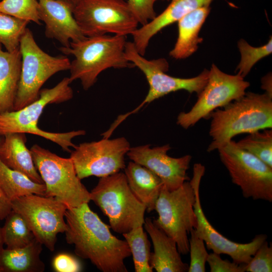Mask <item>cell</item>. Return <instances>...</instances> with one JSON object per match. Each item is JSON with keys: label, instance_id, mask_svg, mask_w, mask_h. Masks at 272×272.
I'll use <instances>...</instances> for the list:
<instances>
[{"label": "cell", "instance_id": "obj_1", "mask_svg": "<svg viewBox=\"0 0 272 272\" xmlns=\"http://www.w3.org/2000/svg\"><path fill=\"white\" fill-rule=\"evenodd\" d=\"M65 219V240L77 256L103 272H127L124 260L131 254L127 242L114 236L88 203L67 208Z\"/></svg>", "mask_w": 272, "mask_h": 272}, {"label": "cell", "instance_id": "obj_2", "mask_svg": "<svg viewBox=\"0 0 272 272\" xmlns=\"http://www.w3.org/2000/svg\"><path fill=\"white\" fill-rule=\"evenodd\" d=\"M209 134L212 141L207 151L218 150L236 135L272 127V97L247 92L209 115Z\"/></svg>", "mask_w": 272, "mask_h": 272}, {"label": "cell", "instance_id": "obj_3", "mask_svg": "<svg viewBox=\"0 0 272 272\" xmlns=\"http://www.w3.org/2000/svg\"><path fill=\"white\" fill-rule=\"evenodd\" d=\"M126 42V36L106 34L86 37L71 42L68 47H60L63 54L74 56L69 69L71 82L79 80L83 88L88 90L105 70L134 67L125 56Z\"/></svg>", "mask_w": 272, "mask_h": 272}, {"label": "cell", "instance_id": "obj_4", "mask_svg": "<svg viewBox=\"0 0 272 272\" xmlns=\"http://www.w3.org/2000/svg\"><path fill=\"white\" fill-rule=\"evenodd\" d=\"M71 83L69 77L64 78L54 87L41 89L39 98L22 109L0 113V137L10 133H31L55 143L66 152H71L70 148H74L76 146L72 140L85 135V130L52 132L44 131L38 126L39 119L45 106L63 103L73 98Z\"/></svg>", "mask_w": 272, "mask_h": 272}, {"label": "cell", "instance_id": "obj_5", "mask_svg": "<svg viewBox=\"0 0 272 272\" xmlns=\"http://www.w3.org/2000/svg\"><path fill=\"white\" fill-rule=\"evenodd\" d=\"M90 197L108 217L114 232L122 235L143 226L146 208L132 192L124 173L100 178Z\"/></svg>", "mask_w": 272, "mask_h": 272}, {"label": "cell", "instance_id": "obj_6", "mask_svg": "<svg viewBox=\"0 0 272 272\" xmlns=\"http://www.w3.org/2000/svg\"><path fill=\"white\" fill-rule=\"evenodd\" d=\"M19 49L22 56L21 72L14 110L36 100L45 82L56 73L69 70L71 64L66 56H53L43 51L28 28L21 38Z\"/></svg>", "mask_w": 272, "mask_h": 272}, {"label": "cell", "instance_id": "obj_7", "mask_svg": "<svg viewBox=\"0 0 272 272\" xmlns=\"http://www.w3.org/2000/svg\"><path fill=\"white\" fill-rule=\"evenodd\" d=\"M35 166L46 187L45 196L69 208L90 201V192L81 182L72 159L60 157L37 144L30 149Z\"/></svg>", "mask_w": 272, "mask_h": 272}, {"label": "cell", "instance_id": "obj_8", "mask_svg": "<svg viewBox=\"0 0 272 272\" xmlns=\"http://www.w3.org/2000/svg\"><path fill=\"white\" fill-rule=\"evenodd\" d=\"M125 56L128 61L139 69L145 76L149 89L144 101L132 111L120 115L112 124L115 128L128 116L136 113L144 105L149 104L170 93L179 90H185L197 95L207 84L209 70L205 69L198 75L190 78H180L171 76L166 73L169 64L164 58L147 59L140 54L132 42L126 41L125 46Z\"/></svg>", "mask_w": 272, "mask_h": 272}, {"label": "cell", "instance_id": "obj_9", "mask_svg": "<svg viewBox=\"0 0 272 272\" xmlns=\"http://www.w3.org/2000/svg\"><path fill=\"white\" fill-rule=\"evenodd\" d=\"M194 189L189 181L173 190L162 187L156 201L155 210L158 217L153 220L155 225L176 243L179 253H189L188 234L196 225L194 210Z\"/></svg>", "mask_w": 272, "mask_h": 272}, {"label": "cell", "instance_id": "obj_10", "mask_svg": "<svg viewBox=\"0 0 272 272\" xmlns=\"http://www.w3.org/2000/svg\"><path fill=\"white\" fill-rule=\"evenodd\" d=\"M73 13L86 37L107 33L126 36L139 24L125 0H82L74 6Z\"/></svg>", "mask_w": 272, "mask_h": 272}, {"label": "cell", "instance_id": "obj_11", "mask_svg": "<svg viewBox=\"0 0 272 272\" xmlns=\"http://www.w3.org/2000/svg\"><path fill=\"white\" fill-rule=\"evenodd\" d=\"M218 151L232 182L240 188L244 197L272 201L271 167L233 140Z\"/></svg>", "mask_w": 272, "mask_h": 272}, {"label": "cell", "instance_id": "obj_12", "mask_svg": "<svg viewBox=\"0 0 272 272\" xmlns=\"http://www.w3.org/2000/svg\"><path fill=\"white\" fill-rule=\"evenodd\" d=\"M11 203L12 210L23 216L35 239L54 251L57 234L66 229L67 206L54 197L34 194L18 197Z\"/></svg>", "mask_w": 272, "mask_h": 272}, {"label": "cell", "instance_id": "obj_13", "mask_svg": "<svg viewBox=\"0 0 272 272\" xmlns=\"http://www.w3.org/2000/svg\"><path fill=\"white\" fill-rule=\"evenodd\" d=\"M250 83L238 74H226L214 63L209 70L208 81L198 99L188 112H180L177 124L187 129L214 110L242 97Z\"/></svg>", "mask_w": 272, "mask_h": 272}, {"label": "cell", "instance_id": "obj_14", "mask_svg": "<svg viewBox=\"0 0 272 272\" xmlns=\"http://www.w3.org/2000/svg\"><path fill=\"white\" fill-rule=\"evenodd\" d=\"M130 148L128 141L124 137L103 138L76 146L70 158L80 179L91 176L101 178L125 168V156Z\"/></svg>", "mask_w": 272, "mask_h": 272}, {"label": "cell", "instance_id": "obj_15", "mask_svg": "<svg viewBox=\"0 0 272 272\" xmlns=\"http://www.w3.org/2000/svg\"><path fill=\"white\" fill-rule=\"evenodd\" d=\"M205 172L203 165L200 163L195 164L192 177L190 180L195 193L194 205L197 222L194 228L195 233L204 241L208 249L219 254L228 255L233 262L238 264H246L260 246L266 240L267 236L263 234H258L249 243H239L228 239L214 228L203 211L199 197V186Z\"/></svg>", "mask_w": 272, "mask_h": 272}, {"label": "cell", "instance_id": "obj_16", "mask_svg": "<svg viewBox=\"0 0 272 272\" xmlns=\"http://www.w3.org/2000/svg\"><path fill=\"white\" fill-rule=\"evenodd\" d=\"M169 144L151 148L150 145L130 148L127 153L129 158L150 169L162 181L164 187L171 191L189 180L187 175L191 156L186 155L179 158L167 155Z\"/></svg>", "mask_w": 272, "mask_h": 272}, {"label": "cell", "instance_id": "obj_17", "mask_svg": "<svg viewBox=\"0 0 272 272\" xmlns=\"http://www.w3.org/2000/svg\"><path fill=\"white\" fill-rule=\"evenodd\" d=\"M39 19L45 24V35L68 47L71 42L86 38L82 33L74 17V6L62 0H37Z\"/></svg>", "mask_w": 272, "mask_h": 272}, {"label": "cell", "instance_id": "obj_18", "mask_svg": "<svg viewBox=\"0 0 272 272\" xmlns=\"http://www.w3.org/2000/svg\"><path fill=\"white\" fill-rule=\"evenodd\" d=\"M214 0H171L168 7L132 34L133 43L138 52L144 55L150 40L166 27L177 22L189 12L201 7L210 6Z\"/></svg>", "mask_w": 272, "mask_h": 272}, {"label": "cell", "instance_id": "obj_19", "mask_svg": "<svg viewBox=\"0 0 272 272\" xmlns=\"http://www.w3.org/2000/svg\"><path fill=\"white\" fill-rule=\"evenodd\" d=\"M143 226L149 235L153 245L150 264L157 272L187 271L189 265L181 257L175 240L158 227L153 220L145 219Z\"/></svg>", "mask_w": 272, "mask_h": 272}, {"label": "cell", "instance_id": "obj_20", "mask_svg": "<svg viewBox=\"0 0 272 272\" xmlns=\"http://www.w3.org/2000/svg\"><path fill=\"white\" fill-rule=\"evenodd\" d=\"M0 146V160L10 168L26 175L33 181L44 183L38 172L30 150L26 146L25 133H7Z\"/></svg>", "mask_w": 272, "mask_h": 272}, {"label": "cell", "instance_id": "obj_21", "mask_svg": "<svg viewBox=\"0 0 272 272\" xmlns=\"http://www.w3.org/2000/svg\"><path fill=\"white\" fill-rule=\"evenodd\" d=\"M211 11L210 6L198 8L185 15L178 22V33L169 55L176 59H185L193 54L202 42L200 30Z\"/></svg>", "mask_w": 272, "mask_h": 272}, {"label": "cell", "instance_id": "obj_22", "mask_svg": "<svg viewBox=\"0 0 272 272\" xmlns=\"http://www.w3.org/2000/svg\"><path fill=\"white\" fill-rule=\"evenodd\" d=\"M124 169L133 194L146 207L147 212L155 210L156 201L164 186L161 179L150 169L132 161Z\"/></svg>", "mask_w": 272, "mask_h": 272}, {"label": "cell", "instance_id": "obj_23", "mask_svg": "<svg viewBox=\"0 0 272 272\" xmlns=\"http://www.w3.org/2000/svg\"><path fill=\"white\" fill-rule=\"evenodd\" d=\"M21 66L20 49L4 51L0 44V113L14 110Z\"/></svg>", "mask_w": 272, "mask_h": 272}, {"label": "cell", "instance_id": "obj_24", "mask_svg": "<svg viewBox=\"0 0 272 272\" xmlns=\"http://www.w3.org/2000/svg\"><path fill=\"white\" fill-rule=\"evenodd\" d=\"M42 245L35 239L22 247L4 248L0 256V266L5 271L42 272L45 269V264L40 259Z\"/></svg>", "mask_w": 272, "mask_h": 272}, {"label": "cell", "instance_id": "obj_25", "mask_svg": "<svg viewBox=\"0 0 272 272\" xmlns=\"http://www.w3.org/2000/svg\"><path fill=\"white\" fill-rule=\"evenodd\" d=\"M0 187L11 201L32 194L45 196L44 183L33 181L23 173L10 168L1 160Z\"/></svg>", "mask_w": 272, "mask_h": 272}, {"label": "cell", "instance_id": "obj_26", "mask_svg": "<svg viewBox=\"0 0 272 272\" xmlns=\"http://www.w3.org/2000/svg\"><path fill=\"white\" fill-rule=\"evenodd\" d=\"M5 219L2 232L7 248L24 247L35 239L27 222L19 213L12 210Z\"/></svg>", "mask_w": 272, "mask_h": 272}, {"label": "cell", "instance_id": "obj_27", "mask_svg": "<svg viewBox=\"0 0 272 272\" xmlns=\"http://www.w3.org/2000/svg\"><path fill=\"white\" fill-rule=\"evenodd\" d=\"M132 255L135 272H152L150 264L151 243L143 226L122 234Z\"/></svg>", "mask_w": 272, "mask_h": 272}, {"label": "cell", "instance_id": "obj_28", "mask_svg": "<svg viewBox=\"0 0 272 272\" xmlns=\"http://www.w3.org/2000/svg\"><path fill=\"white\" fill-rule=\"evenodd\" d=\"M240 148L249 152L272 168V130H257L236 142Z\"/></svg>", "mask_w": 272, "mask_h": 272}, {"label": "cell", "instance_id": "obj_29", "mask_svg": "<svg viewBox=\"0 0 272 272\" xmlns=\"http://www.w3.org/2000/svg\"><path fill=\"white\" fill-rule=\"evenodd\" d=\"M29 21L0 12V44L9 52L19 49Z\"/></svg>", "mask_w": 272, "mask_h": 272}, {"label": "cell", "instance_id": "obj_30", "mask_svg": "<svg viewBox=\"0 0 272 272\" xmlns=\"http://www.w3.org/2000/svg\"><path fill=\"white\" fill-rule=\"evenodd\" d=\"M241 58L236 71L237 74L244 78L250 72L252 67L260 59L270 55L272 52V38L267 43L259 47H254L243 39L237 43Z\"/></svg>", "mask_w": 272, "mask_h": 272}, {"label": "cell", "instance_id": "obj_31", "mask_svg": "<svg viewBox=\"0 0 272 272\" xmlns=\"http://www.w3.org/2000/svg\"><path fill=\"white\" fill-rule=\"evenodd\" d=\"M0 12L40 25L37 0H2Z\"/></svg>", "mask_w": 272, "mask_h": 272}, {"label": "cell", "instance_id": "obj_32", "mask_svg": "<svg viewBox=\"0 0 272 272\" xmlns=\"http://www.w3.org/2000/svg\"><path fill=\"white\" fill-rule=\"evenodd\" d=\"M189 252L190 264L188 272H205L206 263L209 255L204 241L196 234L194 229L190 232Z\"/></svg>", "mask_w": 272, "mask_h": 272}, {"label": "cell", "instance_id": "obj_33", "mask_svg": "<svg viewBox=\"0 0 272 272\" xmlns=\"http://www.w3.org/2000/svg\"><path fill=\"white\" fill-rule=\"evenodd\" d=\"M245 271H272V246L266 240L260 246L250 261L245 265Z\"/></svg>", "mask_w": 272, "mask_h": 272}, {"label": "cell", "instance_id": "obj_34", "mask_svg": "<svg viewBox=\"0 0 272 272\" xmlns=\"http://www.w3.org/2000/svg\"><path fill=\"white\" fill-rule=\"evenodd\" d=\"M157 1L159 0H127L126 2L139 23L143 26L157 16L154 4Z\"/></svg>", "mask_w": 272, "mask_h": 272}, {"label": "cell", "instance_id": "obj_35", "mask_svg": "<svg viewBox=\"0 0 272 272\" xmlns=\"http://www.w3.org/2000/svg\"><path fill=\"white\" fill-rule=\"evenodd\" d=\"M207 262L211 272H244L245 264H239L221 258L220 254L213 252L209 254Z\"/></svg>", "mask_w": 272, "mask_h": 272}, {"label": "cell", "instance_id": "obj_36", "mask_svg": "<svg viewBox=\"0 0 272 272\" xmlns=\"http://www.w3.org/2000/svg\"><path fill=\"white\" fill-rule=\"evenodd\" d=\"M52 264L54 270L57 272H78L82 270L79 260L68 253L58 254L53 258Z\"/></svg>", "mask_w": 272, "mask_h": 272}, {"label": "cell", "instance_id": "obj_37", "mask_svg": "<svg viewBox=\"0 0 272 272\" xmlns=\"http://www.w3.org/2000/svg\"><path fill=\"white\" fill-rule=\"evenodd\" d=\"M12 211L11 201L0 187V220L5 219Z\"/></svg>", "mask_w": 272, "mask_h": 272}, {"label": "cell", "instance_id": "obj_38", "mask_svg": "<svg viewBox=\"0 0 272 272\" xmlns=\"http://www.w3.org/2000/svg\"><path fill=\"white\" fill-rule=\"evenodd\" d=\"M261 88L265 91V93L272 97V79L271 74L269 73L261 79Z\"/></svg>", "mask_w": 272, "mask_h": 272}, {"label": "cell", "instance_id": "obj_39", "mask_svg": "<svg viewBox=\"0 0 272 272\" xmlns=\"http://www.w3.org/2000/svg\"><path fill=\"white\" fill-rule=\"evenodd\" d=\"M4 241L3 239V236H2V227L0 226V256L1 254V253L4 249Z\"/></svg>", "mask_w": 272, "mask_h": 272}, {"label": "cell", "instance_id": "obj_40", "mask_svg": "<svg viewBox=\"0 0 272 272\" xmlns=\"http://www.w3.org/2000/svg\"><path fill=\"white\" fill-rule=\"evenodd\" d=\"M82 0H70V2L74 6Z\"/></svg>", "mask_w": 272, "mask_h": 272}, {"label": "cell", "instance_id": "obj_41", "mask_svg": "<svg viewBox=\"0 0 272 272\" xmlns=\"http://www.w3.org/2000/svg\"><path fill=\"white\" fill-rule=\"evenodd\" d=\"M0 272H5L4 269L1 266H0Z\"/></svg>", "mask_w": 272, "mask_h": 272}, {"label": "cell", "instance_id": "obj_42", "mask_svg": "<svg viewBox=\"0 0 272 272\" xmlns=\"http://www.w3.org/2000/svg\"><path fill=\"white\" fill-rule=\"evenodd\" d=\"M3 139H2L1 138H0V146L2 143V141H3Z\"/></svg>", "mask_w": 272, "mask_h": 272}, {"label": "cell", "instance_id": "obj_43", "mask_svg": "<svg viewBox=\"0 0 272 272\" xmlns=\"http://www.w3.org/2000/svg\"><path fill=\"white\" fill-rule=\"evenodd\" d=\"M62 1H67V2H70V0H62Z\"/></svg>", "mask_w": 272, "mask_h": 272}]
</instances>
